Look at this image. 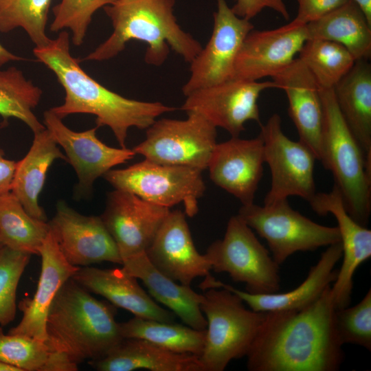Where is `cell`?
Returning a JSON list of instances; mask_svg holds the SVG:
<instances>
[{"instance_id":"obj_3","label":"cell","mask_w":371,"mask_h":371,"mask_svg":"<svg viewBox=\"0 0 371 371\" xmlns=\"http://www.w3.org/2000/svg\"><path fill=\"white\" fill-rule=\"evenodd\" d=\"M116 313L114 305L95 298L71 278L49 309L45 342L77 366L101 359L123 339Z\"/></svg>"},{"instance_id":"obj_30","label":"cell","mask_w":371,"mask_h":371,"mask_svg":"<svg viewBox=\"0 0 371 371\" xmlns=\"http://www.w3.org/2000/svg\"><path fill=\"white\" fill-rule=\"evenodd\" d=\"M120 329L123 338L143 339L174 352L198 357L203 352L206 337V329L135 316L120 323Z\"/></svg>"},{"instance_id":"obj_4","label":"cell","mask_w":371,"mask_h":371,"mask_svg":"<svg viewBox=\"0 0 371 371\" xmlns=\"http://www.w3.org/2000/svg\"><path fill=\"white\" fill-rule=\"evenodd\" d=\"M175 4V0H116L106 5L113 32L83 60L111 59L123 51L128 42L137 40L148 45L144 56L147 64L162 65L170 47L190 63L202 46L178 24Z\"/></svg>"},{"instance_id":"obj_41","label":"cell","mask_w":371,"mask_h":371,"mask_svg":"<svg viewBox=\"0 0 371 371\" xmlns=\"http://www.w3.org/2000/svg\"><path fill=\"white\" fill-rule=\"evenodd\" d=\"M16 163L7 159L0 148V195L10 192Z\"/></svg>"},{"instance_id":"obj_6","label":"cell","mask_w":371,"mask_h":371,"mask_svg":"<svg viewBox=\"0 0 371 371\" xmlns=\"http://www.w3.org/2000/svg\"><path fill=\"white\" fill-rule=\"evenodd\" d=\"M203 291L201 309L207 328L199 359L203 371H223L231 361L246 357L266 312L247 309L238 295L223 287Z\"/></svg>"},{"instance_id":"obj_12","label":"cell","mask_w":371,"mask_h":371,"mask_svg":"<svg viewBox=\"0 0 371 371\" xmlns=\"http://www.w3.org/2000/svg\"><path fill=\"white\" fill-rule=\"evenodd\" d=\"M211 37L190 63L184 95L233 79L234 63L243 41L254 28L249 20L236 16L226 0H216Z\"/></svg>"},{"instance_id":"obj_18","label":"cell","mask_w":371,"mask_h":371,"mask_svg":"<svg viewBox=\"0 0 371 371\" xmlns=\"http://www.w3.org/2000/svg\"><path fill=\"white\" fill-rule=\"evenodd\" d=\"M145 254L158 271L183 285L210 275V262L196 249L186 214L179 210L169 212Z\"/></svg>"},{"instance_id":"obj_8","label":"cell","mask_w":371,"mask_h":371,"mask_svg":"<svg viewBox=\"0 0 371 371\" xmlns=\"http://www.w3.org/2000/svg\"><path fill=\"white\" fill-rule=\"evenodd\" d=\"M205 254L212 270L245 283L247 293H273L280 289V265L238 215L229 218L223 238L213 242Z\"/></svg>"},{"instance_id":"obj_10","label":"cell","mask_w":371,"mask_h":371,"mask_svg":"<svg viewBox=\"0 0 371 371\" xmlns=\"http://www.w3.org/2000/svg\"><path fill=\"white\" fill-rule=\"evenodd\" d=\"M187 115L186 120H156L133 150L157 164L206 170L217 143L216 127L199 113Z\"/></svg>"},{"instance_id":"obj_5","label":"cell","mask_w":371,"mask_h":371,"mask_svg":"<svg viewBox=\"0 0 371 371\" xmlns=\"http://www.w3.org/2000/svg\"><path fill=\"white\" fill-rule=\"evenodd\" d=\"M324 110L322 164L330 170L349 215L366 226L371 212V165L337 104L333 89L320 88Z\"/></svg>"},{"instance_id":"obj_11","label":"cell","mask_w":371,"mask_h":371,"mask_svg":"<svg viewBox=\"0 0 371 371\" xmlns=\"http://www.w3.org/2000/svg\"><path fill=\"white\" fill-rule=\"evenodd\" d=\"M260 127L265 162L271 175V188L264 205L288 199L291 196H300L309 203L316 194V157L303 143L293 141L284 133L278 113H273Z\"/></svg>"},{"instance_id":"obj_7","label":"cell","mask_w":371,"mask_h":371,"mask_svg":"<svg viewBox=\"0 0 371 371\" xmlns=\"http://www.w3.org/2000/svg\"><path fill=\"white\" fill-rule=\"evenodd\" d=\"M237 215L266 240L278 265L297 251H315L340 242L337 226L313 221L293 210L288 199L262 206L254 203L242 205Z\"/></svg>"},{"instance_id":"obj_33","label":"cell","mask_w":371,"mask_h":371,"mask_svg":"<svg viewBox=\"0 0 371 371\" xmlns=\"http://www.w3.org/2000/svg\"><path fill=\"white\" fill-rule=\"evenodd\" d=\"M43 91L15 67L0 69V115L15 117L35 133L45 128L34 113Z\"/></svg>"},{"instance_id":"obj_1","label":"cell","mask_w":371,"mask_h":371,"mask_svg":"<svg viewBox=\"0 0 371 371\" xmlns=\"http://www.w3.org/2000/svg\"><path fill=\"white\" fill-rule=\"evenodd\" d=\"M331 285L299 310L266 312L246 357L250 371H337L344 352Z\"/></svg>"},{"instance_id":"obj_38","label":"cell","mask_w":371,"mask_h":371,"mask_svg":"<svg viewBox=\"0 0 371 371\" xmlns=\"http://www.w3.org/2000/svg\"><path fill=\"white\" fill-rule=\"evenodd\" d=\"M335 324L342 345L352 344L371 350V290L352 307L335 310Z\"/></svg>"},{"instance_id":"obj_36","label":"cell","mask_w":371,"mask_h":371,"mask_svg":"<svg viewBox=\"0 0 371 371\" xmlns=\"http://www.w3.org/2000/svg\"><path fill=\"white\" fill-rule=\"evenodd\" d=\"M116 0H60L53 7L54 20L50 30L54 32L69 29L74 45L84 42L93 15L99 9Z\"/></svg>"},{"instance_id":"obj_25","label":"cell","mask_w":371,"mask_h":371,"mask_svg":"<svg viewBox=\"0 0 371 371\" xmlns=\"http://www.w3.org/2000/svg\"><path fill=\"white\" fill-rule=\"evenodd\" d=\"M122 265L126 272L143 282L154 300L169 308L186 325L197 330L206 329L207 321L201 309L203 294L164 275L151 264L145 253L124 260Z\"/></svg>"},{"instance_id":"obj_26","label":"cell","mask_w":371,"mask_h":371,"mask_svg":"<svg viewBox=\"0 0 371 371\" xmlns=\"http://www.w3.org/2000/svg\"><path fill=\"white\" fill-rule=\"evenodd\" d=\"M88 363L98 371H203L199 357L174 352L139 338H123L104 357Z\"/></svg>"},{"instance_id":"obj_31","label":"cell","mask_w":371,"mask_h":371,"mask_svg":"<svg viewBox=\"0 0 371 371\" xmlns=\"http://www.w3.org/2000/svg\"><path fill=\"white\" fill-rule=\"evenodd\" d=\"M49 230L48 222L30 215L11 192L0 195V241L3 246L38 256Z\"/></svg>"},{"instance_id":"obj_35","label":"cell","mask_w":371,"mask_h":371,"mask_svg":"<svg viewBox=\"0 0 371 371\" xmlns=\"http://www.w3.org/2000/svg\"><path fill=\"white\" fill-rule=\"evenodd\" d=\"M52 0H0V32L24 30L35 47L47 45L51 38L46 25Z\"/></svg>"},{"instance_id":"obj_39","label":"cell","mask_w":371,"mask_h":371,"mask_svg":"<svg viewBox=\"0 0 371 371\" xmlns=\"http://www.w3.org/2000/svg\"><path fill=\"white\" fill-rule=\"evenodd\" d=\"M298 10L293 22L306 25L317 20L348 0H296Z\"/></svg>"},{"instance_id":"obj_9","label":"cell","mask_w":371,"mask_h":371,"mask_svg":"<svg viewBox=\"0 0 371 371\" xmlns=\"http://www.w3.org/2000/svg\"><path fill=\"white\" fill-rule=\"evenodd\" d=\"M202 172L144 159L123 169H111L103 177L115 189L160 206L170 208L183 203L186 215L193 217L199 212V199L205 191Z\"/></svg>"},{"instance_id":"obj_13","label":"cell","mask_w":371,"mask_h":371,"mask_svg":"<svg viewBox=\"0 0 371 371\" xmlns=\"http://www.w3.org/2000/svg\"><path fill=\"white\" fill-rule=\"evenodd\" d=\"M271 88H276L272 80L233 78L190 93L181 109L187 113H199L232 137H239L247 121L260 124L258 100L263 91Z\"/></svg>"},{"instance_id":"obj_19","label":"cell","mask_w":371,"mask_h":371,"mask_svg":"<svg viewBox=\"0 0 371 371\" xmlns=\"http://www.w3.org/2000/svg\"><path fill=\"white\" fill-rule=\"evenodd\" d=\"M265 163L263 142L260 135L250 139L232 137L216 143L207 168L215 185L245 205L254 203Z\"/></svg>"},{"instance_id":"obj_29","label":"cell","mask_w":371,"mask_h":371,"mask_svg":"<svg viewBox=\"0 0 371 371\" xmlns=\"http://www.w3.org/2000/svg\"><path fill=\"white\" fill-rule=\"evenodd\" d=\"M306 27L308 39L337 43L346 47L355 60L370 58L371 25L352 0L307 23Z\"/></svg>"},{"instance_id":"obj_43","label":"cell","mask_w":371,"mask_h":371,"mask_svg":"<svg viewBox=\"0 0 371 371\" xmlns=\"http://www.w3.org/2000/svg\"><path fill=\"white\" fill-rule=\"evenodd\" d=\"M360 8L371 25V0H352Z\"/></svg>"},{"instance_id":"obj_28","label":"cell","mask_w":371,"mask_h":371,"mask_svg":"<svg viewBox=\"0 0 371 371\" xmlns=\"http://www.w3.org/2000/svg\"><path fill=\"white\" fill-rule=\"evenodd\" d=\"M341 114L371 165V65L356 60L333 88Z\"/></svg>"},{"instance_id":"obj_2","label":"cell","mask_w":371,"mask_h":371,"mask_svg":"<svg viewBox=\"0 0 371 371\" xmlns=\"http://www.w3.org/2000/svg\"><path fill=\"white\" fill-rule=\"evenodd\" d=\"M69 45L68 32L62 30L47 45L33 49L65 90L64 102L49 109L59 118L76 113L93 115L97 126L109 127L120 146L126 148L130 128L146 129L161 115L176 110L159 102L135 100L108 89L82 69Z\"/></svg>"},{"instance_id":"obj_22","label":"cell","mask_w":371,"mask_h":371,"mask_svg":"<svg viewBox=\"0 0 371 371\" xmlns=\"http://www.w3.org/2000/svg\"><path fill=\"white\" fill-rule=\"evenodd\" d=\"M38 256L41 258V270L36 292L32 297H26L19 302L22 318L8 333L45 341V322L52 301L63 284L80 267L67 262L50 230Z\"/></svg>"},{"instance_id":"obj_17","label":"cell","mask_w":371,"mask_h":371,"mask_svg":"<svg viewBox=\"0 0 371 371\" xmlns=\"http://www.w3.org/2000/svg\"><path fill=\"white\" fill-rule=\"evenodd\" d=\"M308 39L306 25L293 21L273 30H252L236 56L233 78L258 81L273 77L295 58Z\"/></svg>"},{"instance_id":"obj_20","label":"cell","mask_w":371,"mask_h":371,"mask_svg":"<svg viewBox=\"0 0 371 371\" xmlns=\"http://www.w3.org/2000/svg\"><path fill=\"white\" fill-rule=\"evenodd\" d=\"M318 215L332 214L337 220L342 247V265L331 292L336 309L348 306L351 300L353 276L358 267L371 256V231L356 222L348 213L338 188L318 192L309 203Z\"/></svg>"},{"instance_id":"obj_45","label":"cell","mask_w":371,"mask_h":371,"mask_svg":"<svg viewBox=\"0 0 371 371\" xmlns=\"http://www.w3.org/2000/svg\"><path fill=\"white\" fill-rule=\"evenodd\" d=\"M3 246V245L2 244V243L0 241V248L2 247Z\"/></svg>"},{"instance_id":"obj_14","label":"cell","mask_w":371,"mask_h":371,"mask_svg":"<svg viewBox=\"0 0 371 371\" xmlns=\"http://www.w3.org/2000/svg\"><path fill=\"white\" fill-rule=\"evenodd\" d=\"M43 122L58 146L65 152L67 161L74 168L78 182L76 192L80 196H90L94 181L116 166L132 159L133 149L113 148L100 141L98 126L82 132L68 128L50 110L44 112Z\"/></svg>"},{"instance_id":"obj_23","label":"cell","mask_w":371,"mask_h":371,"mask_svg":"<svg viewBox=\"0 0 371 371\" xmlns=\"http://www.w3.org/2000/svg\"><path fill=\"white\" fill-rule=\"evenodd\" d=\"M91 293L106 298L109 302L144 319L174 322L176 315L162 308L140 286L138 279L122 268L80 267L71 277Z\"/></svg>"},{"instance_id":"obj_24","label":"cell","mask_w":371,"mask_h":371,"mask_svg":"<svg viewBox=\"0 0 371 371\" xmlns=\"http://www.w3.org/2000/svg\"><path fill=\"white\" fill-rule=\"evenodd\" d=\"M342 256L341 242L328 246L307 277L297 287L285 293L252 294L225 284L212 277L209 288L223 287L238 295L251 310L260 312L299 310L317 300L335 280L338 270L335 267Z\"/></svg>"},{"instance_id":"obj_15","label":"cell","mask_w":371,"mask_h":371,"mask_svg":"<svg viewBox=\"0 0 371 371\" xmlns=\"http://www.w3.org/2000/svg\"><path fill=\"white\" fill-rule=\"evenodd\" d=\"M50 232L69 263L87 267L101 262L122 264L117 247L100 216H85L58 201L48 222Z\"/></svg>"},{"instance_id":"obj_42","label":"cell","mask_w":371,"mask_h":371,"mask_svg":"<svg viewBox=\"0 0 371 371\" xmlns=\"http://www.w3.org/2000/svg\"><path fill=\"white\" fill-rule=\"evenodd\" d=\"M21 60H24V58L11 53L0 43V68L10 61Z\"/></svg>"},{"instance_id":"obj_16","label":"cell","mask_w":371,"mask_h":371,"mask_svg":"<svg viewBox=\"0 0 371 371\" xmlns=\"http://www.w3.org/2000/svg\"><path fill=\"white\" fill-rule=\"evenodd\" d=\"M170 211L133 193L115 189L108 193L100 217L123 261L145 253Z\"/></svg>"},{"instance_id":"obj_27","label":"cell","mask_w":371,"mask_h":371,"mask_svg":"<svg viewBox=\"0 0 371 371\" xmlns=\"http://www.w3.org/2000/svg\"><path fill=\"white\" fill-rule=\"evenodd\" d=\"M56 159L67 157L45 128L34 133L32 146L25 156L16 163L10 192L34 218L47 221L46 214L38 204L47 173Z\"/></svg>"},{"instance_id":"obj_37","label":"cell","mask_w":371,"mask_h":371,"mask_svg":"<svg viewBox=\"0 0 371 371\" xmlns=\"http://www.w3.org/2000/svg\"><path fill=\"white\" fill-rule=\"evenodd\" d=\"M31 255L3 246L0 248V325L12 322L16 312V290Z\"/></svg>"},{"instance_id":"obj_32","label":"cell","mask_w":371,"mask_h":371,"mask_svg":"<svg viewBox=\"0 0 371 371\" xmlns=\"http://www.w3.org/2000/svg\"><path fill=\"white\" fill-rule=\"evenodd\" d=\"M0 361L21 371H74L64 355L51 350L45 341L18 334H5L0 325Z\"/></svg>"},{"instance_id":"obj_40","label":"cell","mask_w":371,"mask_h":371,"mask_svg":"<svg viewBox=\"0 0 371 371\" xmlns=\"http://www.w3.org/2000/svg\"><path fill=\"white\" fill-rule=\"evenodd\" d=\"M265 8L272 9L286 20L289 19V13L283 0H236L231 8L236 16L249 21Z\"/></svg>"},{"instance_id":"obj_44","label":"cell","mask_w":371,"mask_h":371,"mask_svg":"<svg viewBox=\"0 0 371 371\" xmlns=\"http://www.w3.org/2000/svg\"><path fill=\"white\" fill-rule=\"evenodd\" d=\"M0 371H21L19 368L0 361Z\"/></svg>"},{"instance_id":"obj_21","label":"cell","mask_w":371,"mask_h":371,"mask_svg":"<svg viewBox=\"0 0 371 371\" xmlns=\"http://www.w3.org/2000/svg\"><path fill=\"white\" fill-rule=\"evenodd\" d=\"M276 88L284 91L289 102V115L297 131L300 142L317 160L323 159L324 110L320 87L299 58L271 77Z\"/></svg>"},{"instance_id":"obj_34","label":"cell","mask_w":371,"mask_h":371,"mask_svg":"<svg viewBox=\"0 0 371 371\" xmlns=\"http://www.w3.org/2000/svg\"><path fill=\"white\" fill-rule=\"evenodd\" d=\"M322 89H333L350 71L355 60L343 45L327 40L308 39L298 57Z\"/></svg>"}]
</instances>
